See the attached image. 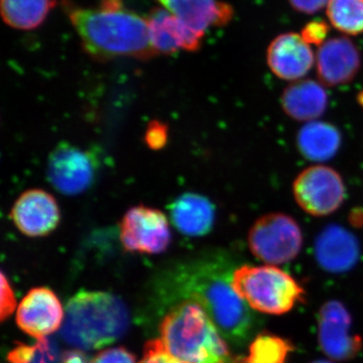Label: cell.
<instances>
[{"label":"cell","mask_w":363,"mask_h":363,"mask_svg":"<svg viewBox=\"0 0 363 363\" xmlns=\"http://www.w3.org/2000/svg\"><path fill=\"white\" fill-rule=\"evenodd\" d=\"M62 7L91 58L100 62L116 58L145 61L157 57L150 44L147 16L130 11L123 0H101L96 7L63 0Z\"/></svg>","instance_id":"cell-1"},{"label":"cell","mask_w":363,"mask_h":363,"mask_svg":"<svg viewBox=\"0 0 363 363\" xmlns=\"http://www.w3.org/2000/svg\"><path fill=\"white\" fill-rule=\"evenodd\" d=\"M162 7L205 37L212 28H222L233 21V6L221 0H157Z\"/></svg>","instance_id":"cell-16"},{"label":"cell","mask_w":363,"mask_h":363,"mask_svg":"<svg viewBox=\"0 0 363 363\" xmlns=\"http://www.w3.org/2000/svg\"><path fill=\"white\" fill-rule=\"evenodd\" d=\"M358 99H359L360 104L363 106V91L359 95H358Z\"/></svg>","instance_id":"cell-32"},{"label":"cell","mask_w":363,"mask_h":363,"mask_svg":"<svg viewBox=\"0 0 363 363\" xmlns=\"http://www.w3.org/2000/svg\"><path fill=\"white\" fill-rule=\"evenodd\" d=\"M1 311H0V317L2 321L13 314L16 308V298L14 297L13 289L11 284L7 281L6 274H1Z\"/></svg>","instance_id":"cell-28"},{"label":"cell","mask_w":363,"mask_h":363,"mask_svg":"<svg viewBox=\"0 0 363 363\" xmlns=\"http://www.w3.org/2000/svg\"><path fill=\"white\" fill-rule=\"evenodd\" d=\"M313 363H331V362H326V360H317V362H315Z\"/></svg>","instance_id":"cell-33"},{"label":"cell","mask_w":363,"mask_h":363,"mask_svg":"<svg viewBox=\"0 0 363 363\" xmlns=\"http://www.w3.org/2000/svg\"><path fill=\"white\" fill-rule=\"evenodd\" d=\"M329 26L322 20H314L309 21L303 28L300 35H302L306 43L309 45H322L326 42L328 35Z\"/></svg>","instance_id":"cell-25"},{"label":"cell","mask_w":363,"mask_h":363,"mask_svg":"<svg viewBox=\"0 0 363 363\" xmlns=\"http://www.w3.org/2000/svg\"><path fill=\"white\" fill-rule=\"evenodd\" d=\"M290 6L298 13L314 14L327 6L329 0H288Z\"/></svg>","instance_id":"cell-29"},{"label":"cell","mask_w":363,"mask_h":363,"mask_svg":"<svg viewBox=\"0 0 363 363\" xmlns=\"http://www.w3.org/2000/svg\"><path fill=\"white\" fill-rule=\"evenodd\" d=\"M267 66L281 80H302L312 70L316 57L300 33H286L272 40L267 51Z\"/></svg>","instance_id":"cell-13"},{"label":"cell","mask_w":363,"mask_h":363,"mask_svg":"<svg viewBox=\"0 0 363 363\" xmlns=\"http://www.w3.org/2000/svg\"><path fill=\"white\" fill-rule=\"evenodd\" d=\"M168 142V130L162 123L152 121L145 130V143L152 150H161Z\"/></svg>","instance_id":"cell-27"},{"label":"cell","mask_w":363,"mask_h":363,"mask_svg":"<svg viewBox=\"0 0 363 363\" xmlns=\"http://www.w3.org/2000/svg\"><path fill=\"white\" fill-rule=\"evenodd\" d=\"M11 219L23 235L44 238L59 226L61 211L54 196L43 189H30L14 202Z\"/></svg>","instance_id":"cell-11"},{"label":"cell","mask_w":363,"mask_h":363,"mask_svg":"<svg viewBox=\"0 0 363 363\" xmlns=\"http://www.w3.org/2000/svg\"><path fill=\"white\" fill-rule=\"evenodd\" d=\"M315 257L325 271L342 274L357 264L359 245L355 236L342 226L330 225L317 236Z\"/></svg>","instance_id":"cell-17"},{"label":"cell","mask_w":363,"mask_h":363,"mask_svg":"<svg viewBox=\"0 0 363 363\" xmlns=\"http://www.w3.org/2000/svg\"><path fill=\"white\" fill-rule=\"evenodd\" d=\"M341 142L340 131L326 121L306 123L297 135L298 152L312 162H326L332 159L340 149Z\"/></svg>","instance_id":"cell-20"},{"label":"cell","mask_w":363,"mask_h":363,"mask_svg":"<svg viewBox=\"0 0 363 363\" xmlns=\"http://www.w3.org/2000/svg\"><path fill=\"white\" fill-rule=\"evenodd\" d=\"M64 318L63 307L56 294L44 286L30 290L16 311L18 327L37 339H44L61 328Z\"/></svg>","instance_id":"cell-12"},{"label":"cell","mask_w":363,"mask_h":363,"mask_svg":"<svg viewBox=\"0 0 363 363\" xmlns=\"http://www.w3.org/2000/svg\"><path fill=\"white\" fill-rule=\"evenodd\" d=\"M172 223L184 235H206L214 225L215 208L205 196L185 193L169 205Z\"/></svg>","instance_id":"cell-19"},{"label":"cell","mask_w":363,"mask_h":363,"mask_svg":"<svg viewBox=\"0 0 363 363\" xmlns=\"http://www.w3.org/2000/svg\"><path fill=\"white\" fill-rule=\"evenodd\" d=\"M161 341L166 350L187 363H241L231 354L223 335L202 307L183 301L162 319Z\"/></svg>","instance_id":"cell-4"},{"label":"cell","mask_w":363,"mask_h":363,"mask_svg":"<svg viewBox=\"0 0 363 363\" xmlns=\"http://www.w3.org/2000/svg\"><path fill=\"white\" fill-rule=\"evenodd\" d=\"M326 13L331 26L348 35L363 33V0H329Z\"/></svg>","instance_id":"cell-23"},{"label":"cell","mask_w":363,"mask_h":363,"mask_svg":"<svg viewBox=\"0 0 363 363\" xmlns=\"http://www.w3.org/2000/svg\"><path fill=\"white\" fill-rule=\"evenodd\" d=\"M250 252L264 264H286L302 250L303 233L298 222L285 213L274 212L259 217L247 236Z\"/></svg>","instance_id":"cell-6"},{"label":"cell","mask_w":363,"mask_h":363,"mask_svg":"<svg viewBox=\"0 0 363 363\" xmlns=\"http://www.w3.org/2000/svg\"><path fill=\"white\" fill-rule=\"evenodd\" d=\"M293 194L298 206L306 213L328 216L342 206L345 184L333 168L316 164L298 174L293 183Z\"/></svg>","instance_id":"cell-7"},{"label":"cell","mask_w":363,"mask_h":363,"mask_svg":"<svg viewBox=\"0 0 363 363\" xmlns=\"http://www.w3.org/2000/svg\"><path fill=\"white\" fill-rule=\"evenodd\" d=\"M35 348L32 346L21 345L14 348L9 355L11 363H30L32 362Z\"/></svg>","instance_id":"cell-30"},{"label":"cell","mask_w":363,"mask_h":363,"mask_svg":"<svg viewBox=\"0 0 363 363\" xmlns=\"http://www.w3.org/2000/svg\"><path fill=\"white\" fill-rule=\"evenodd\" d=\"M56 0H0L2 20L9 28L32 30L45 23Z\"/></svg>","instance_id":"cell-21"},{"label":"cell","mask_w":363,"mask_h":363,"mask_svg":"<svg viewBox=\"0 0 363 363\" xmlns=\"http://www.w3.org/2000/svg\"><path fill=\"white\" fill-rule=\"evenodd\" d=\"M281 108L294 121L310 123L323 116L328 94L321 82L302 79L291 83L281 97Z\"/></svg>","instance_id":"cell-18"},{"label":"cell","mask_w":363,"mask_h":363,"mask_svg":"<svg viewBox=\"0 0 363 363\" xmlns=\"http://www.w3.org/2000/svg\"><path fill=\"white\" fill-rule=\"evenodd\" d=\"M96 159L87 150L68 143L57 145L49 156L47 178L64 195L85 192L96 177Z\"/></svg>","instance_id":"cell-9"},{"label":"cell","mask_w":363,"mask_h":363,"mask_svg":"<svg viewBox=\"0 0 363 363\" xmlns=\"http://www.w3.org/2000/svg\"><path fill=\"white\" fill-rule=\"evenodd\" d=\"M121 245L130 252L157 255L169 247L171 228L167 215L156 208H130L121 219L119 226Z\"/></svg>","instance_id":"cell-8"},{"label":"cell","mask_w":363,"mask_h":363,"mask_svg":"<svg viewBox=\"0 0 363 363\" xmlns=\"http://www.w3.org/2000/svg\"><path fill=\"white\" fill-rule=\"evenodd\" d=\"M62 363H91L89 357L82 350H71L64 354Z\"/></svg>","instance_id":"cell-31"},{"label":"cell","mask_w":363,"mask_h":363,"mask_svg":"<svg viewBox=\"0 0 363 363\" xmlns=\"http://www.w3.org/2000/svg\"><path fill=\"white\" fill-rule=\"evenodd\" d=\"M292 350V343L286 339L271 333H262L253 339L247 357L240 358V362L286 363Z\"/></svg>","instance_id":"cell-22"},{"label":"cell","mask_w":363,"mask_h":363,"mask_svg":"<svg viewBox=\"0 0 363 363\" xmlns=\"http://www.w3.org/2000/svg\"><path fill=\"white\" fill-rule=\"evenodd\" d=\"M150 44L157 56L180 51L195 52L202 48L204 37L188 28L164 7H156L147 16Z\"/></svg>","instance_id":"cell-15"},{"label":"cell","mask_w":363,"mask_h":363,"mask_svg":"<svg viewBox=\"0 0 363 363\" xmlns=\"http://www.w3.org/2000/svg\"><path fill=\"white\" fill-rule=\"evenodd\" d=\"M360 68L362 55L357 45L348 38H333L318 50L317 75L323 85L348 84L357 77Z\"/></svg>","instance_id":"cell-14"},{"label":"cell","mask_w":363,"mask_h":363,"mask_svg":"<svg viewBox=\"0 0 363 363\" xmlns=\"http://www.w3.org/2000/svg\"><path fill=\"white\" fill-rule=\"evenodd\" d=\"M173 290L179 298L202 307L229 342L243 345L252 337L255 317L234 291L233 274L225 262L205 260L186 267L176 274Z\"/></svg>","instance_id":"cell-2"},{"label":"cell","mask_w":363,"mask_h":363,"mask_svg":"<svg viewBox=\"0 0 363 363\" xmlns=\"http://www.w3.org/2000/svg\"><path fill=\"white\" fill-rule=\"evenodd\" d=\"M318 323V341L327 357L339 362L357 357L362 350V340L352 333V320L343 304L329 301L322 306Z\"/></svg>","instance_id":"cell-10"},{"label":"cell","mask_w":363,"mask_h":363,"mask_svg":"<svg viewBox=\"0 0 363 363\" xmlns=\"http://www.w3.org/2000/svg\"><path fill=\"white\" fill-rule=\"evenodd\" d=\"M130 314L123 301L111 293L81 291L67 303L61 336L80 350H94L123 337Z\"/></svg>","instance_id":"cell-3"},{"label":"cell","mask_w":363,"mask_h":363,"mask_svg":"<svg viewBox=\"0 0 363 363\" xmlns=\"http://www.w3.org/2000/svg\"><path fill=\"white\" fill-rule=\"evenodd\" d=\"M91 363H136L135 355L123 347L109 348L98 353Z\"/></svg>","instance_id":"cell-26"},{"label":"cell","mask_w":363,"mask_h":363,"mask_svg":"<svg viewBox=\"0 0 363 363\" xmlns=\"http://www.w3.org/2000/svg\"><path fill=\"white\" fill-rule=\"evenodd\" d=\"M233 286L250 309L269 315L291 311L305 293L292 276L272 264L238 267L233 272Z\"/></svg>","instance_id":"cell-5"},{"label":"cell","mask_w":363,"mask_h":363,"mask_svg":"<svg viewBox=\"0 0 363 363\" xmlns=\"http://www.w3.org/2000/svg\"><path fill=\"white\" fill-rule=\"evenodd\" d=\"M138 363H187L172 354L164 347L161 339L149 341L145 345L143 357Z\"/></svg>","instance_id":"cell-24"}]
</instances>
